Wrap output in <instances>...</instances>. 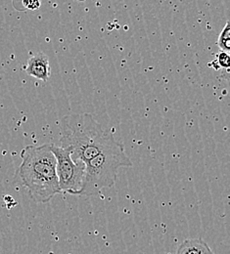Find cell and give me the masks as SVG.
I'll return each mask as SVG.
<instances>
[{
	"mask_svg": "<svg viewBox=\"0 0 230 254\" xmlns=\"http://www.w3.org/2000/svg\"><path fill=\"white\" fill-rule=\"evenodd\" d=\"M218 46L222 50V52H226L230 54V21L227 22L225 28L221 32L218 38Z\"/></svg>",
	"mask_w": 230,
	"mask_h": 254,
	"instance_id": "52a82bcc",
	"label": "cell"
},
{
	"mask_svg": "<svg viewBox=\"0 0 230 254\" xmlns=\"http://www.w3.org/2000/svg\"><path fill=\"white\" fill-rule=\"evenodd\" d=\"M132 162L122 143L105 151L84 164V178L79 196L98 194L105 188L114 186L121 167H131Z\"/></svg>",
	"mask_w": 230,
	"mask_h": 254,
	"instance_id": "3957f363",
	"label": "cell"
},
{
	"mask_svg": "<svg viewBox=\"0 0 230 254\" xmlns=\"http://www.w3.org/2000/svg\"><path fill=\"white\" fill-rule=\"evenodd\" d=\"M23 4L29 10H37L40 7V2L38 1H24Z\"/></svg>",
	"mask_w": 230,
	"mask_h": 254,
	"instance_id": "9c48e42d",
	"label": "cell"
},
{
	"mask_svg": "<svg viewBox=\"0 0 230 254\" xmlns=\"http://www.w3.org/2000/svg\"><path fill=\"white\" fill-rule=\"evenodd\" d=\"M60 147L69 150L71 158L77 164L84 165L119 143L113 133L90 114L64 117L60 122Z\"/></svg>",
	"mask_w": 230,
	"mask_h": 254,
	"instance_id": "6da1fadb",
	"label": "cell"
},
{
	"mask_svg": "<svg viewBox=\"0 0 230 254\" xmlns=\"http://www.w3.org/2000/svg\"><path fill=\"white\" fill-rule=\"evenodd\" d=\"M21 157L22 163L17 174L35 202H49L61 192L51 144L27 146L23 149Z\"/></svg>",
	"mask_w": 230,
	"mask_h": 254,
	"instance_id": "7a4b0ae2",
	"label": "cell"
},
{
	"mask_svg": "<svg viewBox=\"0 0 230 254\" xmlns=\"http://www.w3.org/2000/svg\"><path fill=\"white\" fill-rule=\"evenodd\" d=\"M176 254H215L209 245L202 239L185 240L178 248Z\"/></svg>",
	"mask_w": 230,
	"mask_h": 254,
	"instance_id": "8992f818",
	"label": "cell"
},
{
	"mask_svg": "<svg viewBox=\"0 0 230 254\" xmlns=\"http://www.w3.org/2000/svg\"><path fill=\"white\" fill-rule=\"evenodd\" d=\"M51 152L56 159V174L61 192L77 195L84 178V165L74 162L69 150L51 144Z\"/></svg>",
	"mask_w": 230,
	"mask_h": 254,
	"instance_id": "277c9868",
	"label": "cell"
},
{
	"mask_svg": "<svg viewBox=\"0 0 230 254\" xmlns=\"http://www.w3.org/2000/svg\"><path fill=\"white\" fill-rule=\"evenodd\" d=\"M27 74L33 76L36 79L47 81L51 74L50 63L47 55L42 52H38L31 56L25 66Z\"/></svg>",
	"mask_w": 230,
	"mask_h": 254,
	"instance_id": "5b68a950",
	"label": "cell"
},
{
	"mask_svg": "<svg viewBox=\"0 0 230 254\" xmlns=\"http://www.w3.org/2000/svg\"><path fill=\"white\" fill-rule=\"evenodd\" d=\"M212 63H215L214 66L216 69H219L220 67L229 68L230 64V54L226 52H220L219 54H217V61H214Z\"/></svg>",
	"mask_w": 230,
	"mask_h": 254,
	"instance_id": "ba28073f",
	"label": "cell"
}]
</instances>
